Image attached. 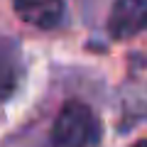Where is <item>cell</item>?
I'll return each instance as SVG.
<instances>
[{
	"label": "cell",
	"instance_id": "1",
	"mask_svg": "<svg viewBox=\"0 0 147 147\" xmlns=\"http://www.w3.org/2000/svg\"><path fill=\"white\" fill-rule=\"evenodd\" d=\"M103 127L88 103L69 98L54 118L49 132V147H96Z\"/></svg>",
	"mask_w": 147,
	"mask_h": 147
},
{
	"label": "cell",
	"instance_id": "2",
	"mask_svg": "<svg viewBox=\"0 0 147 147\" xmlns=\"http://www.w3.org/2000/svg\"><path fill=\"white\" fill-rule=\"evenodd\" d=\"M105 32L115 42H125L147 32V0H113Z\"/></svg>",
	"mask_w": 147,
	"mask_h": 147
},
{
	"label": "cell",
	"instance_id": "3",
	"mask_svg": "<svg viewBox=\"0 0 147 147\" xmlns=\"http://www.w3.org/2000/svg\"><path fill=\"white\" fill-rule=\"evenodd\" d=\"M25 81L22 47L12 34L0 32V100H10Z\"/></svg>",
	"mask_w": 147,
	"mask_h": 147
},
{
	"label": "cell",
	"instance_id": "4",
	"mask_svg": "<svg viewBox=\"0 0 147 147\" xmlns=\"http://www.w3.org/2000/svg\"><path fill=\"white\" fill-rule=\"evenodd\" d=\"M12 10L25 25L37 30H57L64 22V0H12Z\"/></svg>",
	"mask_w": 147,
	"mask_h": 147
},
{
	"label": "cell",
	"instance_id": "5",
	"mask_svg": "<svg viewBox=\"0 0 147 147\" xmlns=\"http://www.w3.org/2000/svg\"><path fill=\"white\" fill-rule=\"evenodd\" d=\"M132 147H147V137H142V140H137V142H135Z\"/></svg>",
	"mask_w": 147,
	"mask_h": 147
}]
</instances>
